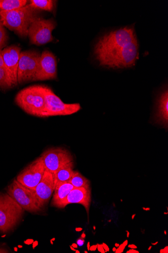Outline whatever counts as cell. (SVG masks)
I'll return each instance as SVG.
<instances>
[{
	"instance_id": "obj_1",
	"label": "cell",
	"mask_w": 168,
	"mask_h": 253,
	"mask_svg": "<svg viewBox=\"0 0 168 253\" xmlns=\"http://www.w3.org/2000/svg\"><path fill=\"white\" fill-rule=\"evenodd\" d=\"M94 54L102 66L126 68L134 65L138 57L134 29L126 27L103 36L96 44Z\"/></svg>"
},
{
	"instance_id": "obj_2",
	"label": "cell",
	"mask_w": 168,
	"mask_h": 253,
	"mask_svg": "<svg viewBox=\"0 0 168 253\" xmlns=\"http://www.w3.org/2000/svg\"><path fill=\"white\" fill-rule=\"evenodd\" d=\"M39 10L30 4L12 11H0V19L4 27L14 32L19 37L26 38L29 29L38 17Z\"/></svg>"
},
{
	"instance_id": "obj_3",
	"label": "cell",
	"mask_w": 168,
	"mask_h": 253,
	"mask_svg": "<svg viewBox=\"0 0 168 253\" xmlns=\"http://www.w3.org/2000/svg\"><path fill=\"white\" fill-rule=\"evenodd\" d=\"M15 102L27 113L41 118L45 106L43 85H34L21 89L16 95Z\"/></svg>"
},
{
	"instance_id": "obj_4",
	"label": "cell",
	"mask_w": 168,
	"mask_h": 253,
	"mask_svg": "<svg viewBox=\"0 0 168 253\" xmlns=\"http://www.w3.org/2000/svg\"><path fill=\"white\" fill-rule=\"evenodd\" d=\"M25 212L7 193H0V233H9L21 220Z\"/></svg>"
},
{
	"instance_id": "obj_5",
	"label": "cell",
	"mask_w": 168,
	"mask_h": 253,
	"mask_svg": "<svg viewBox=\"0 0 168 253\" xmlns=\"http://www.w3.org/2000/svg\"><path fill=\"white\" fill-rule=\"evenodd\" d=\"M45 106L41 118L66 116L78 112L81 107L79 103L67 104L58 97L50 87L43 85Z\"/></svg>"
},
{
	"instance_id": "obj_6",
	"label": "cell",
	"mask_w": 168,
	"mask_h": 253,
	"mask_svg": "<svg viewBox=\"0 0 168 253\" xmlns=\"http://www.w3.org/2000/svg\"><path fill=\"white\" fill-rule=\"evenodd\" d=\"M6 193L25 211L31 213H38L42 208L34 192L23 186L14 179L6 189Z\"/></svg>"
},
{
	"instance_id": "obj_7",
	"label": "cell",
	"mask_w": 168,
	"mask_h": 253,
	"mask_svg": "<svg viewBox=\"0 0 168 253\" xmlns=\"http://www.w3.org/2000/svg\"><path fill=\"white\" fill-rule=\"evenodd\" d=\"M41 54L36 51H23L20 53L18 68V84L34 81L37 72Z\"/></svg>"
},
{
	"instance_id": "obj_8",
	"label": "cell",
	"mask_w": 168,
	"mask_h": 253,
	"mask_svg": "<svg viewBox=\"0 0 168 253\" xmlns=\"http://www.w3.org/2000/svg\"><path fill=\"white\" fill-rule=\"evenodd\" d=\"M56 27V23L53 19L38 17L29 29L28 36L31 42L39 46L52 42V32Z\"/></svg>"
},
{
	"instance_id": "obj_9",
	"label": "cell",
	"mask_w": 168,
	"mask_h": 253,
	"mask_svg": "<svg viewBox=\"0 0 168 253\" xmlns=\"http://www.w3.org/2000/svg\"><path fill=\"white\" fill-rule=\"evenodd\" d=\"M40 157L45 170L53 174L66 165L73 163V158L70 152L62 148L47 149Z\"/></svg>"
},
{
	"instance_id": "obj_10",
	"label": "cell",
	"mask_w": 168,
	"mask_h": 253,
	"mask_svg": "<svg viewBox=\"0 0 168 253\" xmlns=\"http://www.w3.org/2000/svg\"><path fill=\"white\" fill-rule=\"evenodd\" d=\"M45 171L43 163L39 157L21 171L16 179L22 185L34 192Z\"/></svg>"
},
{
	"instance_id": "obj_11",
	"label": "cell",
	"mask_w": 168,
	"mask_h": 253,
	"mask_svg": "<svg viewBox=\"0 0 168 253\" xmlns=\"http://www.w3.org/2000/svg\"><path fill=\"white\" fill-rule=\"evenodd\" d=\"M57 78L56 57L49 51H44L41 54L38 71L34 81L55 80Z\"/></svg>"
},
{
	"instance_id": "obj_12",
	"label": "cell",
	"mask_w": 168,
	"mask_h": 253,
	"mask_svg": "<svg viewBox=\"0 0 168 253\" xmlns=\"http://www.w3.org/2000/svg\"><path fill=\"white\" fill-rule=\"evenodd\" d=\"M55 187L54 174L45 170L42 179L34 192L42 209L50 200Z\"/></svg>"
},
{
	"instance_id": "obj_13",
	"label": "cell",
	"mask_w": 168,
	"mask_h": 253,
	"mask_svg": "<svg viewBox=\"0 0 168 253\" xmlns=\"http://www.w3.org/2000/svg\"><path fill=\"white\" fill-rule=\"evenodd\" d=\"M20 53L21 48L16 45L2 50L4 63L13 87L18 84L17 73Z\"/></svg>"
},
{
	"instance_id": "obj_14",
	"label": "cell",
	"mask_w": 168,
	"mask_h": 253,
	"mask_svg": "<svg viewBox=\"0 0 168 253\" xmlns=\"http://www.w3.org/2000/svg\"><path fill=\"white\" fill-rule=\"evenodd\" d=\"M91 202V191L85 188H74L67 195L66 199L61 203L58 209H64L70 204L82 205L89 215Z\"/></svg>"
},
{
	"instance_id": "obj_15",
	"label": "cell",
	"mask_w": 168,
	"mask_h": 253,
	"mask_svg": "<svg viewBox=\"0 0 168 253\" xmlns=\"http://www.w3.org/2000/svg\"><path fill=\"white\" fill-rule=\"evenodd\" d=\"M74 188V186L68 181L57 184L54 192L52 205L58 208L61 203Z\"/></svg>"
},
{
	"instance_id": "obj_16",
	"label": "cell",
	"mask_w": 168,
	"mask_h": 253,
	"mask_svg": "<svg viewBox=\"0 0 168 253\" xmlns=\"http://www.w3.org/2000/svg\"><path fill=\"white\" fill-rule=\"evenodd\" d=\"M157 121L160 124L167 126L168 123V93L166 90L159 100Z\"/></svg>"
},
{
	"instance_id": "obj_17",
	"label": "cell",
	"mask_w": 168,
	"mask_h": 253,
	"mask_svg": "<svg viewBox=\"0 0 168 253\" xmlns=\"http://www.w3.org/2000/svg\"><path fill=\"white\" fill-rule=\"evenodd\" d=\"M75 171L73 170V163L69 164L54 173L55 186L60 183L68 181L73 176Z\"/></svg>"
},
{
	"instance_id": "obj_18",
	"label": "cell",
	"mask_w": 168,
	"mask_h": 253,
	"mask_svg": "<svg viewBox=\"0 0 168 253\" xmlns=\"http://www.w3.org/2000/svg\"><path fill=\"white\" fill-rule=\"evenodd\" d=\"M27 0H0V11H9L19 9L27 5Z\"/></svg>"
},
{
	"instance_id": "obj_19",
	"label": "cell",
	"mask_w": 168,
	"mask_h": 253,
	"mask_svg": "<svg viewBox=\"0 0 168 253\" xmlns=\"http://www.w3.org/2000/svg\"><path fill=\"white\" fill-rule=\"evenodd\" d=\"M56 2L52 0H32L30 1V5L38 10L52 12L54 10Z\"/></svg>"
},
{
	"instance_id": "obj_20",
	"label": "cell",
	"mask_w": 168,
	"mask_h": 253,
	"mask_svg": "<svg viewBox=\"0 0 168 253\" xmlns=\"http://www.w3.org/2000/svg\"><path fill=\"white\" fill-rule=\"evenodd\" d=\"M75 188L90 189L89 181L79 172L75 171L73 177L68 181Z\"/></svg>"
},
{
	"instance_id": "obj_21",
	"label": "cell",
	"mask_w": 168,
	"mask_h": 253,
	"mask_svg": "<svg viewBox=\"0 0 168 253\" xmlns=\"http://www.w3.org/2000/svg\"><path fill=\"white\" fill-rule=\"evenodd\" d=\"M13 87L12 81L6 69L0 67V89L6 90Z\"/></svg>"
},
{
	"instance_id": "obj_22",
	"label": "cell",
	"mask_w": 168,
	"mask_h": 253,
	"mask_svg": "<svg viewBox=\"0 0 168 253\" xmlns=\"http://www.w3.org/2000/svg\"><path fill=\"white\" fill-rule=\"evenodd\" d=\"M8 37L4 26L0 19V50H1L6 45Z\"/></svg>"
},
{
	"instance_id": "obj_23",
	"label": "cell",
	"mask_w": 168,
	"mask_h": 253,
	"mask_svg": "<svg viewBox=\"0 0 168 253\" xmlns=\"http://www.w3.org/2000/svg\"><path fill=\"white\" fill-rule=\"evenodd\" d=\"M0 67L6 69L3 57L2 54V50H0ZM7 70V69H6Z\"/></svg>"
},
{
	"instance_id": "obj_24",
	"label": "cell",
	"mask_w": 168,
	"mask_h": 253,
	"mask_svg": "<svg viewBox=\"0 0 168 253\" xmlns=\"http://www.w3.org/2000/svg\"><path fill=\"white\" fill-rule=\"evenodd\" d=\"M84 239L82 237L78 239L77 241V245L80 247L84 245Z\"/></svg>"
},
{
	"instance_id": "obj_25",
	"label": "cell",
	"mask_w": 168,
	"mask_h": 253,
	"mask_svg": "<svg viewBox=\"0 0 168 253\" xmlns=\"http://www.w3.org/2000/svg\"><path fill=\"white\" fill-rule=\"evenodd\" d=\"M98 250L100 252L103 253H105V251L104 250L103 245L98 244Z\"/></svg>"
},
{
	"instance_id": "obj_26",
	"label": "cell",
	"mask_w": 168,
	"mask_h": 253,
	"mask_svg": "<svg viewBox=\"0 0 168 253\" xmlns=\"http://www.w3.org/2000/svg\"><path fill=\"white\" fill-rule=\"evenodd\" d=\"M127 253H138L139 252L138 251H135V250L132 249V250H130L129 251H128Z\"/></svg>"
},
{
	"instance_id": "obj_27",
	"label": "cell",
	"mask_w": 168,
	"mask_h": 253,
	"mask_svg": "<svg viewBox=\"0 0 168 253\" xmlns=\"http://www.w3.org/2000/svg\"><path fill=\"white\" fill-rule=\"evenodd\" d=\"M103 245H104L105 246V248L103 247V248L106 250V252L107 251H108L109 250V249L108 247L107 246V245L105 244H103Z\"/></svg>"
},
{
	"instance_id": "obj_28",
	"label": "cell",
	"mask_w": 168,
	"mask_h": 253,
	"mask_svg": "<svg viewBox=\"0 0 168 253\" xmlns=\"http://www.w3.org/2000/svg\"><path fill=\"white\" fill-rule=\"evenodd\" d=\"M72 247H73L74 248H77L78 245L76 244H73V245H72Z\"/></svg>"
},
{
	"instance_id": "obj_29",
	"label": "cell",
	"mask_w": 168,
	"mask_h": 253,
	"mask_svg": "<svg viewBox=\"0 0 168 253\" xmlns=\"http://www.w3.org/2000/svg\"><path fill=\"white\" fill-rule=\"evenodd\" d=\"M82 236V237H81L82 238H84H84H85V237H86V236H85V233H83V234L82 235V236Z\"/></svg>"
},
{
	"instance_id": "obj_30",
	"label": "cell",
	"mask_w": 168,
	"mask_h": 253,
	"mask_svg": "<svg viewBox=\"0 0 168 253\" xmlns=\"http://www.w3.org/2000/svg\"><path fill=\"white\" fill-rule=\"evenodd\" d=\"M81 230H82V228H79V229L78 228H76L77 231H81Z\"/></svg>"
},
{
	"instance_id": "obj_31",
	"label": "cell",
	"mask_w": 168,
	"mask_h": 253,
	"mask_svg": "<svg viewBox=\"0 0 168 253\" xmlns=\"http://www.w3.org/2000/svg\"><path fill=\"white\" fill-rule=\"evenodd\" d=\"M130 247H134L135 248H136V247L134 245H131L129 246Z\"/></svg>"
},
{
	"instance_id": "obj_32",
	"label": "cell",
	"mask_w": 168,
	"mask_h": 253,
	"mask_svg": "<svg viewBox=\"0 0 168 253\" xmlns=\"http://www.w3.org/2000/svg\"><path fill=\"white\" fill-rule=\"evenodd\" d=\"M71 250H73V251H75V250L74 249L73 247H72L71 246H70Z\"/></svg>"
},
{
	"instance_id": "obj_33",
	"label": "cell",
	"mask_w": 168,
	"mask_h": 253,
	"mask_svg": "<svg viewBox=\"0 0 168 253\" xmlns=\"http://www.w3.org/2000/svg\"><path fill=\"white\" fill-rule=\"evenodd\" d=\"M89 245H90V243H88V250H89V249H90Z\"/></svg>"
},
{
	"instance_id": "obj_34",
	"label": "cell",
	"mask_w": 168,
	"mask_h": 253,
	"mask_svg": "<svg viewBox=\"0 0 168 253\" xmlns=\"http://www.w3.org/2000/svg\"><path fill=\"white\" fill-rule=\"evenodd\" d=\"M76 253H80V252H79V251H76Z\"/></svg>"
}]
</instances>
